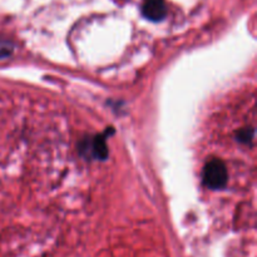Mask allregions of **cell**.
Instances as JSON below:
<instances>
[{"instance_id":"6da1fadb","label":"cell","mask_w":257,"mask_h":257,"mask_svg":"<svg viewBox=\"0 0 257 257\" xmlns=\"http://www.w3.org/2000/svg\"><path fill=\"white\" fill-rule=\"evenodd\" d=\"M203 182L211 190H221L227 182V168L220 160H211L203 170Z\"/></svg>"},{"instance_id":"7a4b0ae2","label":"cell","mask_w":257,"mask_h":257,"mask_svg":"<svg viewBox=\"0 0 257 257\" xmlns=\"http://www.w3.org/2000/svg\"><path fill=\"white\" fill-rule=\"evenodd\" d=\"M142 14L151 22H161L167 15V5L165 0H145L142 4Z\"/></svg>"},{"instance_id":"3957f363","label":"cell","mask_w":257,"mask_h":257,"mask_svg":"<svg viewBox=\"0 0 257 257\" xmlns=\"http://www.w3.org/2000/svg\"><path fill=\"white\" fill-rule=\"evenodd\" d=\"M92 152L94 153L97 157L105 158V156H107V145H105L104 138L97 137L94 141H93Z\"/></svg>"},{"instance_id":"277c9868","label":"cell","mask_w":257,"mask_h":257,"mask_svg":"<svg viewBox=\"0 0 257 257\" xmlns=\"http://www.w3.org/2000/svg\"><path fill=\"white\" fill-rule=\"evenodd\" d=\"M238 138H240V141H242V142L245 143L250 142V141L253 138V130L241 131V132L238 133Z\"/></svg>"}]
</instances>
